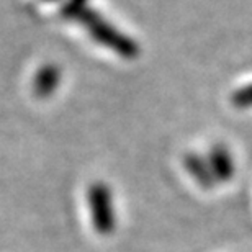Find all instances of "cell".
<instances>
[{"mask_svg":"<svg viewBox=\"0 0 252 252\" xmlns=\"http://www.w3.org/2000/svg\"><path fill=\"white\" fill-rule=\"evenodd\" d=\"M208 165L211 169V174L216 182H229L234 177V162L233 156L228 151V148L221 144H216L210 149L208 158Z\"/></svg>","mask_w":252,"mask_h":252,"instance_id":"7a4b0ae2","label":"cell"},{"mask_svg":"<svg viewBox=\"0 0 252 252\" xmlns=\"http://www.w3.org/2000/svg\"><path fill=\"white\" fill-rule=\"evenodd\" d=\"M231 100H233V105H236V107H239V108L252 107V84L236 90Z\"/></svg>","mask_w":252,"mask_h":252,"instance_id":"277c9868","label":"cell"},{"mask_svg":"<svg viewBox=\"0 0 252 252\" xmlns=\"http://www.w3.org/2000/svg\"><path fill=\"white\" fill-rule=\"evenodd\" d=\"M90 221L95 233L100 236H110L117 229V215H115L112 191L103 184H95L87 193Z\"/></svg>","mask_w":252,"mask_h":252,"instance_id":"6da1fadb","label":"cell"},{"mask_svg":"<svg viewBox=\"0 0 252 252\" xmlns=\"http://www.w3.org/2000/svg\"><path fill=\"white\" fill-rule=\"evenodd\" d=\"M185 167H187L190 175L196 180V184H198L201 189H205V190L213 189L216 180L213 177V174H211L208 160L200 158V156H196V154H189L187 159H185Z\"/></svg>","mask_w":252,"mask_h":252,"instance_id":"3957f363","label":"cell"}]
</instances>
